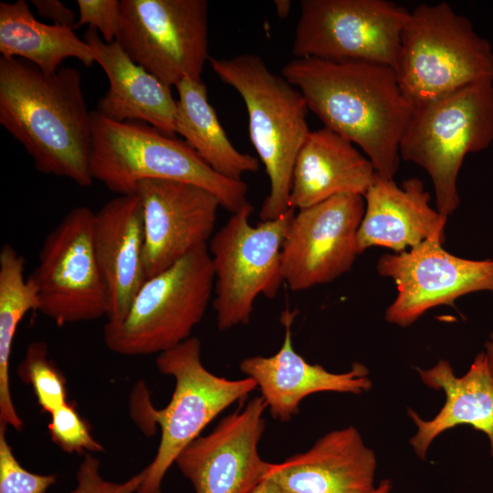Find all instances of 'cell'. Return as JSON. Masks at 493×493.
Here are the masks:
<instances>
[{
    "instance_id": "cell-1",
    "label": "cell",
    "mask_w": 493,
    "mask_h": 493,
    "mask_svg": "<svg viewBox=\"0 0 493 493\" xmlns=\"http://www.w3.org/2000/svg\"><path fill=\"white\" fill-rule=\"evenodd\" d=\"M281 75L301 92L325 128L358 145L378 175L393 179L399 144L414 107L393 68L294 58Z\"/></svg>"
},
{
    "instance_id": "cell-2",
    "label": "cell",
    "mask_w": 493,
    "mask_h": 493,
    "mask_svg": "<svg viewBox=\"0 0 493 493\" xmlns=\"http://www.w3.org/2000/svg\"><path fill=\"white\" fill-rule=\"evenodd\" d=\"M0 123L43 173L89 186L91 111L81 76L71 67L53 74L32 63L0 56Z\"/></svg>"
},
{
    "instance_id": "cell-3",
    "label": "cell",
    "mask_w": 493,
    "mask_h": 493,
    "mask_svg": "<svg viewBox=\"0 0 493 493\" xmlns=\"http://www.w3.org/2000/svg\"><path fill=\"white\" fill-rule=\"evenodd\" d=\"M89 172L120 195L134 194L140 182L164 179L203 187L235 213L248 203L247 185L219 174L185 142L142 121H114L91 111Z\"/></svg>"
},
{
    "instance_id": "cell-4",
    "label": "cell",
    "mask_w": 493,
    "mask_h": 493,
    "mask_svg": "<svg viewBox=\"0 0 493 493\" xmlns=\"http://www.w3.org/2000/svg\"><path fill=\"white\" fill-rule=\"evenodd\" d=\"M213 71L242 98L248 131L269 180V192L259 212L262 221L278 218L290 208L288 198L297 156L310 134L308 105L301 92L282 75L273 73L257 54L210 58Z\"/></svg>"
},
{
    "instance_id": "cell-5",
    "label": "cell",
    "mask_w": 493,
    "mask_h": 493,
    "mask_svg": "<svg viewBox=\"0 0 493 493\" xmlns=\"http://www.w3.org/2000/svg\"><path fill=\"white\" fill-rule=\"evenodd\" d=\"M393 69L415 108L470 84L493 80V49L449 4L423 3L409 12Z\"/></svg>"
},
{
    "instance_id": "cell-6",
    "label": "cell",
    "mask_w": 493,
    "mask_h": 493,
    "mask_svg": "<svg viewBox=\"0 0 493 493\" xmlns=\"http://www.w3.org/2000/svg\"><path fill=\"white\" fill-rule=\"evenodd\" d=\"M492 142L493 80H483L415 107L399 153L427 172L436 209L447 218L460 203L456 180L466 155Z\"/></svg>"
},
{
    "instance_id": "cell-7",
    "label": "cell",
    "mask_w": 493,
    "mask_h": 493,
    "mask_svg": "<svg viewBox=\"0 0 493 493\" xmlns=\"http://www.w3.org/2000/svg\"><path fill=\"white\" fill-rule=\"evenodd\" d=\"M159 372L173 376L175 387L168 404L156 410L143 399L139 415H143L142 428H161V440L152 461L145 467V478L137 493H161V486L170 467L179 454L202 430L232 404L246 397L257 388L246 377L229 380L209 372L201 362V341L190 337L175 347L158 354Z\"/></svg>"
},
{
    "instance_id": "cell-8",
    "label": "cell",
    "mask_w": 493,
    "mask_h": 493,
    "mask_svg": "<svg viewBox=\"0 0 493 493\" xmlns=\"http://www.w3.org/2000/svg\"><path fill=\"white\" fill-rule=\"evenodd\" d=\"M215 275L207 246L198 247L145 280L119 322H107V348L125 356L166 351L190 338L214 292Z\"/></svg>"
},
{
    "instance_id": "cell-9",
    "label": "cell",
    "mask_w": 493,
    "mask_h": 493,
    "mask_svg": "<svg viewBox=\"0 0 493 493\" xmlns=\"http://www.w3.org/2000/svg\"><path fill=\"white\" fill-rule=\"evenodd\" d=\"M253 210L248 202L232 213L207 246L215 275L212 305L220 330L248 324L256 299L275 298L284 283L281 250L296 210L252 226Z\"/></svg>"
},
{
    "instance_id": "cell-10",
    "label": "cell",
    "mask_w": 493,
    "mask_h": 493,
    "mask_svg": "<svg viewBox=\"0 0 493 493\" xmlns=\"http://www.w3.org/2000/svg\"><path fill=\"white\" fill-rule=\"evenodd\" d=\"M409 12L387 0H301L292 54L394 68Z\"/></svg>"
},
{
    "instance_id": "cell-11",
    "label": "cell",
    "mask_w": 493,
    "mask_h": 493,
    "mask_svg": "<svg viewBox=\"0 0 493 493\" xmlns=\"http://www.w3.org/2000/svg\"><path fill=\"white\" fill-rule=\"evenodd\" d=\"M138 65L167 86L202 79L208 59L205 0H121L116 38Z\"/></svg>"
},
{
    "instance_id": "cell-12",
    "label": "cell",
    "mask_w": 493,
    "mask_h": 493,
    "mask_svg": "<svg viewBox=\"0 0 493 493\" xmlns=\"http://www.w3.org/2000/svg\"><path fill=\"white\" fill-rule=\"evenodd\" d=\"M94 212L72 208L46 236L28 278L35 283L38 312L58 326L106 317L104 284L93 247Z\"/></svg>"
},
{
    "instance_id": "cell-13",
    "label": "cell",
    "mask_w": 493,
    "mask_h": 493,
    "mask_svg": "<svg viewBox=\"0 0 493 493\" xmlns=\"http://www.w3.org/2000/svg\"><path fill=\"white\" fill-rule=\"evenodd\" d=\"M364 210L363 195L341 194L295 212L281 250L283 281L292 291L330 283L351 268Z\"/></svg>"
},
{
    "instance_id": "cell-14",
    "label": "cell",
    "mask_w": 493,
    "mask_h": 493,
    "mask_svg": "<svg viewBox=\"0 0 493 493\" xmlns=\"http://www.w3.org/2000/svg\"><path fill=\"white\" fill-rule=\"evenodd\" d=\"M439 238H429L401 253L383 255L377 262L381 276L396 284L397 296L385 320L406 327L428 309L477 291L493 292V258L471 260L443 248Z\"/></svg>"
},
{
    "instance_id": "cell-15",
    "label": "cell",
    "mask_w": 493,
    "mask_h": 493,
    "mask_svg": "<svg viewBox=\"0 0 493 493\" xmlns=\"http://www.w3.org/2000/svg\"><path fill=\"white\" fill-rule=\"evenodd\" d=\"M267 407L262 396L254 397L179 454L174 464L194 493H252L265 479L271 463L257 447Z\"/></svg>"
},
{
    "instance_id": "cell-16",
    "label": "cell",
    "mask_w": 493,
    "mask_h": 493,
    "mask_svg": "<svg viewBox=\"0 0 493 493\" xmlns=\"http://www.w3.org/2000/svg\"><path fill=\"white\" fill-rule=\"evenodd\" d=\"M146 278L169 268L214 235L219 200L198 185L164 179L140 182Z\"/></svg>"
},
{
    "instance_id": "cell-17",
    "label": "cell",
    "mask_w": 493,
    "mask_h": 493,
    "mask_svg": "<svg viewBox=\"0 0 493 493\" xmlns=\"http://www.w3.org/2000/svg\"><path fill=\"white\" fill-rule=\"evenodd\" d=\"M296 311L285 310L283 344L272 356L243 359L240 371L259 387L271 416L288 422L299 414L300 402L319 392L361 394L372 388L367 367L354 362L350 371L334 373L320 364H311L293 348L291 326Z\"/></svg>"
},
{
    "instance_id": "cell-18",
    "label": "cell",
    "mask_w": 493,
    "mask_h": 493,
    "mask_svg": "<svg viewBox=\"0 0 493 493\" xmlns=\"http://www.w3.org/2000/svg\"><path fill=\"white\" fill-rule=\"evenodd\" d=\"M376 456L352 425L333 430L307 451L271 463L265 478L282 493H374Z\"/></svg>"
},
{
    "instance_id": "cell-19",
    "label": "cell",
    "mask_w": 493,
    "mask_h": 493,
    "mask_svg": "<svg viewBox=\"0 0 493 493\" xmlns=\"http://www.w3.org/2000/svg\"><path fill=\"white\" fill-rule=\"evenodd\" d=\"M93 247L107 297V322H119L145 282L142 210L137 194L119 195L93 217Z\"/></svg>"
},
{
    "instance_id": "cell-20",
    "label": "cell",
    "mask_w": 493,
    "mask_h": 493,
    "mask_svg": "<svg viewBox=\"0 0 493 493\" xmlns=\"http://www.w3.org/2000/svg\"><path fill=\"white\" fill-rule=\"evenodd\" d=\"M363 197L359 254L373 246L401 253L434 237L445 242L447 218L430 206L429 193L420 179L410 178L398 185L376 173Z\"/></svg>"
},
{
    "instance_id": "cell-21",
    "label": "cell",
    "mask_w": 493,
    "mask_h": 493,
    "mask_svg": "<svg viewBox=\"0 0 493 493\" xmlns=\"http://www.w3.org/2000/svg\"><path fill=\"white\" fill-rule=\"evenodd\" d=\"M84 40L110 82L96 111L114 121H142L174 136L177 101L171 87L136 64L117 41L106 43L95 28H88Z\"/></svg>"
},
{
    "instance_id": "cell-22",
    "label": "cell",
    "mask_w": 493,
    "mask_h": 493,
    "mask_svg": "<svg viewBox=\"0 0 493 493\" xmlns=\"http://www.w3.org/2000/svg\"><path fill=\"white\" fill-rule=\"evenodd\" d=\"M423 383L442 390L446 401L430 420H424L411 408L408 415L417 427L410 439L414 453L425 459L432 442L443 432L460 425H468L484 433L493 457V375L485 351L477 353L468 371L456 376L451 364L440 360L430 369H417Z\"/></svg>"
},
{
    "instance_id": "cell-23",
    "label": "cell",
    "mask_w": 493,
    "mask_h": 493,
    "mask_svg": "<svg viewBox=\"0 0 493 493\" xmlns=\"http://www.w3.org/2000/svg\"><path fill=\"white\" fill-rule=\"evenodd\" d=\"M375 174L349 140L325 127L311 131L294 164L288 206L297 211L341 194L364 195Z\"/></svg>"
},
{
    "instance_id": "cell-24",
    "label": "cell",
    "mask_w": 493,
    "mask_h": 493,
    "mask_svg": "<svg viewBox=\"0 0 493 493\" xmlns=\"http://www.w3.org/2000/svg\"><path fill=\"white\" fill-rule=\"evenodd\" d=\"M73 30L37 20L24 0L0 3L1 57L22 58L46 74L57 72L68 58L87 67L95 62L91 47Z\"/></svg>"
},
{
    "instance_id": "cell-25",
    "label": "cell",
    "mask_w": 493,
    "mask_h": 493,
    "mask_svg": "<svg viewBox=\"0 0 493 493\" xmlns=\"http://www.w3.org/2000/svg\"><path fill=\"white\" fill-rule=\"evenodd\" d=\"M175 88L178 91L176 133L223 176L242 180L245 173L257 172L258 159L239 152L232 144L208 100L204 81L185 79Z\"/></svg>"
},
{
    "instance_id": "cell-26",
    "label": "cell",
    "mask_w": 493,
    "mask_h": 493,
    "mask_svg": "<svg viewBox=\"0 0 493 493\" xmlns=\"http://www.w3.org/2000/svg\"><path fill=\"white\" fill-rule=\"evenodd\" d=\"M26 260L10 244L0 249V424L20 431L24 422L16 410L10 389L9 364L19 323L31 310L37 311L35 283L25 276Z\"/></svg>"
},
{
    "instance_id": "cell-27",
    "label": "cell",
    "mask_w": 493,
    "mask_h": 493,
    "mask_svg": "<svg viewBox=\"0 0 493 493\" xmlns=\"http://www.w3.org/2000/svg\"><path fill=\"white\" fill-rule=\"evenodd\" d=\"M16 373L24 383L32 387L43 412L51 414L68 402L66 378L49 358L45 341H32L27 346Z\"/></svg>"
},
{
    "instance_id": "cell-28",
    "label": "cell",
    "mask_w": 493,
    "mask_h": 493,
    "mask_svg": "<svg viewBox=\"0 0 493 493\" xmlns=\"http://www.w3.org/2000/svg\"><path fill=\"white\" fill-rule=\"evenodd\" d=\"M47 429L53 443L66 453L85 455L104 451L73 403L67 402L50 414Z\"/></svg>"
},
{
    "instance_id": "cell-29",
    "label": "cell",
    "mask_w": 493,
    "mask_h": 493,
    "mask_svg": "<svg viewBox=\"0 0 493 493\" xmlns=\"http://www.w3.org/2000/svg\"><path fill=\"white\" fill-rule=\"evenodd\" d=\"M6 426L0 424V493H45L57 482L58 475L25 469L6 439Z\"/></svg>"
},
{
    "instance_id": "cell-30",
    "label": "cell",
    "mask_w": 493,
    "mask_h": 493,
    "mask_svg": "<svg viewBox=\"0 0 493 493\" xmlns=\"http://www.w3.org/2000/svg\"><path fill=\"white\" fill-rule=\"evenodd\" d=\"M145 475L144 467L124 482L106 480L100 474V460L87 453L76 473L77 485L69 493H137Z\"/></svg>"
},
{
    "instance_id": "cell-31",
    "label": "cell",
    "mask_w": 493,
    "mask_h": 493,
    "mask_svg": "<svg viewBox=\"0 0 493 493\" xmlns=\"http://www.w3.org/2000/svg\"><path fill=\"white\" fill-rule=\"evenodd\" d=\"M79 20L73 29L86 24L101 34L106 43L116 41L121 23V1L77 0Z\"/></svg>"
},
{
    "instance_id": "cell-32",
    "label": "cell",
    "mask_w": 493,
    "mask_h": 493,
    "mask_svg": "<svg viewBox=\"0 0 493 493\" xmlns=\"http://www.w3.org/2000/svg\"><path fill=\"white\" fill-rule=\"evenodd\" d=\"M33 5L42 17L50 19L54 25L74 27L75 13L58 0H32Z\"/></svg>"
},
{
    "instance_id": "cell-33",
    "label": "cell",
    "mask_w": 493,
    "mask_h": 493,
    "mask_svg": "<svg viewBox=\"0 0 493 493\" xmlns=\"http://www.w3.org/2000/svg\"><path fill=\"white\" fill-rule=\"evenodd\" d=\"M252 493H282L277 485L268 478L263 479Z\"/></svg>"
},
{
    "instance_id": "cell-34",
    "label": "cell",
    "mask_w": 493,
    "mask_h": 493,
    "mask_svg": "<svg viewBox=\"0 0 493 493\" xmlns=\"http://www.w3.org/2000/svg\"><path fill=\"white\" fill-rule=\"evenodd\" d=\"M274 5L278 16L284 19L290 13L292 2L289 0H275Z\"/></svg>"
},
{
    "instance_id": "cell-35",
    "label": "cell",
    "mask_w": 493,
    "mask_h": 493,
    "mask_svg": "<svg viewBox=\"0 0 493 493\" xmlns=\"http://www.w3.org/2000/svg\"><path fill=\"white\" fill-rule=\"evenodd\" d=\"M486 355L488 358V365L493 375V333L485 343Z\"/></svg>"
},
{
    "instance_id": "cell-36",
    "label": "cell",
    "mask_w": 493,
    "mask_h": 493,
    "mask_svg": "<svg viewBox=\"0 0 493 493\" xmlns=\"http://www.w3.org/2000/svg\"><path fill=\"white\" fill-rule=\"evenodd\" d=\"M391 489H392V484L390 480L383 479L380 482L374 493H389Z\"/></svg>"
}]
</instances>
